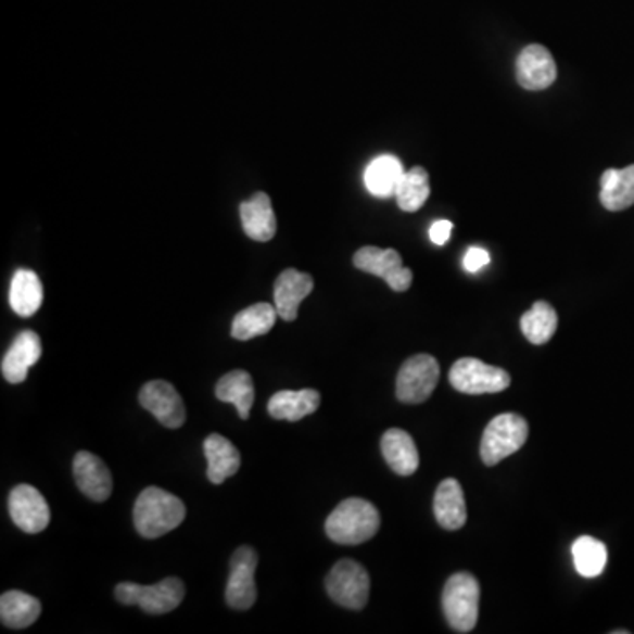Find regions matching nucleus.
<instances>
[{
    "label": "nucleus",
    "instance_id": "nucleus-28",
    "mask_svg": "<svg viewBox=\"0 0 634 634\" xmlns=\"http://www.w3.org/2000/svg\"><path fill=\"white\" fill-rule=\"evenodd\" d=\"M557 325L559 317L555 308L546 302H536L520 319L523 335L534 345H543L550 341L557 331Z\"/></svg>",
    "mask_w": 634,
    "mask_h": 634
},
{
    "label": "nucleus",
    "instance_id": "nucleus-8",
    "mask_svg": "<svg viewBox=\"0 0 634 634\" xmlns=\"http://www.w3.org/2000/svg\"><path fill=\"white\" fill-rule=\"evenodd\" d=\"M439 364L434 356H410L402 365L396 378V396L404 404H421L429 401L439 381Z\"/></svg>",
    "mask_w": 634,
    "mask_h": 634
},
{
    "label": "nucleus",
    "instance_id": "nucleus-10",
    "mask_svg": "<svg viewBox=\"0 0 634 634\" xmlns=\"http://www.w3.org/2000/svg\"><path fill=\"white\" fill-rule=\"evenodd\" d=\"M257 562H259V557L251 546H240L231 557L226 601L234 610H249L256 603L257 588L254 574H256Z\"/></svg>",
    "mask_w": 634,
    "mask_h": 634
},
{
    "label": "nucleus",
    "instance_id": "nucleus-31",
    "mask_svg": "<svg viewBox=\"0 0 634 634\" xmlns=\"http://www.w3.org/2000/svg\"><path fill=\"white\" fill-rule=\"evenodd\" d=\"M490 263V252L481 248H471L466 252L464 256V268L469 274H476L480 271L481 268H485Z\"/></svg>",
    "mask_w": 634,
    "mask_h": 634
},
{
    "label": "nucleus",
    "instance_id": "nucleus-16",
    "mask_svg": "<svg viewBox=\"0 0 634 634\" xmlns=\"http://www.w3.org/2000/svg\"><path fill=\"white\" fill-rule=\"evenodd\" d=\"M41 339L36 331L25 330L16 335L2 359V376L11 384L24 383L28 369L41 358Z\"/></svg>",
    "mask_w": 634,
    "mask_h": 634
},
{
    "label": "nucleus",
    "instance_id": "nucleus-3",
    "mask_svg": "<svg viewBox=\"0 0 634 634\" xmlns=\"http://www.w3.org/2000/svg\"><path fill=\"white\" fill-rule=\"evenodd\" d=\"M446 621L457 633H471L480 613V583L469 573L453 574L443 591Z\"/></svg>",
    "mask_w": 634,
    "mask_h": 634
},
{
    "label": "nucleus",
    "instance_id": "nucleus-17",
    "mask_svg": "<svg viewBox=\"0 0 634 634\" xmlns=\"http://www.w3.org/2000/svg\"><path fill=\"white\" fill-rule=\"evenodd\" d=\"M240 219L245 234L256 242H268L276 237V212L265 192H256L251 200L243 201L240 205Z\"/></svg>",
    "mask_w": 634,
    "mask_h": 634
},
{
    "label": "nucleus",
    "instance_id": "nucleus-7",
    "mask_svg": "<svg viewBox=\"0 0 634 634\" xmlns=\"http://www.w3.org/2000/svg\"><path fill=\"white\" fill-rule=\"evenodd\" d=\"M449 383L467 395L504 392L511 383L509 373L478 358H460L449 370Z\"/></svg>",
    "mask_w": 634,
    "mask_h": 634
},
{
    "label": "nucleus",
    "instance_id": "nucleus-21",
    "mask_svg": "<svg viewBox=\"0 0 634 634\" xmlns=\"http://www.w3.org/2000/svg\"><path fill=\"white\" fill-rule=\"evenodd\" d=\"M205 449L206 460H208V469L206 476L214 485L225 483L228 478L237 474L240 469V452L234 448V444L226 439L225 435L212 434L205 439L203 444Z\"/></svg>",
    "mask_w": 634,
    "mask_h": 634
},
{
    "label": "nucleus",
    "instance_id": "nucleus-1",
    "mask_svg": "<svg viewBox=\"0 0 634 634\" xmlns=\"http://www.w3.org/2000/svg\"><path fill=\"white\" fill-rule=\"evenodd\" d=\"M186 506L177 495L158 486H149L141 492L135 504V528L147 540L168 534L186 518Z\"/></svg>",
    "mask_w": 634,
    "mask_h": 634
},
{
    "label": "nucleus",
    "instance_id": "nucleus-18",
    "mask_svg": "<svg viewBox=\"0 0 634 634\" xmlns=\"http://www.w3.org/2000/svg\"><path fill=\"white\" fill-rule=\"evenodd\" d=\"M434 515L439 525L446 531H458L466 525V497L457 480L448 478L441 481V485L435 490Z\"/></svg>",
    "mask_w": 634,
    "mask_h": 634
},
{
    "label": "nucleus",
    "instance_id": "nucleus-25",
    "mask_svg": "<svg viewBox=\"0 0 634 634\" xmlns=\"http://www.w3.org/2000/svg\"><path fill=\"white\" fill-rule=\"evenodd\" d=\"M41 616V603L34 596L10 591L0 597V619L2 624L13 630H25Z\"/></svg>",
    "mask_w": 634,
    "mask_h": 634
},
{
    "label": "nucleus",
    "instance_id": "nucleus-2",
    "mask_svg": "<svg viewBox=\"0 0 634 634\" xmlns=\"http://www.w3.org/2000/svg\"><path fill=\"white\" fill-rule=\"evenodd\" d=\"M381 517L369 500L351 497L342 500L327 518L328 537L337 545H362L378 534Z\"/></svg>",
    "mask_w": 634,
    "mask_h": 634
},
{
    "label": "nucleus",
    "instance_id": "nucleus-15",
    "mask_svg": "<svg viewBox=\"0 0 634 634\" xmlns=\"http://www.w3.org/2000/svg\"><path fill=\"white\" fill-rule=\"evenodd\" d=\"M314 279L305 271L288 268L277 277L274 286L277 314L284 321H294L299 316V307L308 294L313 293Z\"/></svg>",
    "mask_w": 634,
    "mask_h": 634
},
{
    "label": "nucleus",
    "instance_id": "nucleus-6",
    "mask_svg": "<svg viewBox=\"0 0 634 634\" xmlns=\"http://www.w3.org/2000/svg\"><path fill=\"white\" fill-rule=\"evenodd\" d=\"M328 596L350 610H362L369 601L370 579L355 560H339L327 576Z\"/></svg>",
    "mask_w": 634,
    "mask_h": 634
},
{
    "label": "nucleus",
    "instance_id": "nucleus-23",
    "mask_svg": "<svg viewBox=\"0 0 634 634\" xmlns=\"http://www.w3.org/2000/svg\"><path fill=\"white\" fill-rule=\"evenodd\" d=\"M599 200L610 212H622L634 205V164L603 173Z\"/></svg>",
    "mask_w": 634,
    "mask_h": 634
},
{
    "label": "nucleus",
    "instance_id": "nucleus-9",
    "mask_svg": "<svg viewBox=\"0 0 634 634\" xmlns=\"http://www.w3.org/2000/svg\"><path fill=\"white\" fill-rule=\"evenodd\" d=\"M353 263L358 270L383 279L396 293H404L413 284V271L402 265V256L395 249L367 245L356 252Z\"/></svg>",
    "mask_w": 634,
    "mask_h": 634
},
{
    "label": "nucleus",
    "instance_id": "nucleus-4",
    "mask_svg": "<svg viewBox=\"0 0 634 634\" xmlns=\"http://www.w3.org/2000/svg\"><path fill=\"white\" fill-rule=\"evenodd\" d=\"M186 587L182 580L164 579L155 585H140V583L122 582L115 588V597L127 607H140L150 616H163L180 607Z\"/></svg>",
    "mask_w": 634,
    "mask_h": 634
},
{
    "label": "nucleus",
    "instance_id": "nucleus-30",
    "mask_svg": "<svg viewBox=\"0 0 634 634\" xmlns=\"http://www.w3.org/2000/svg\"><path fill=\"white\" fill-rule=\"evenodd\" d=\"M429 196L430 180L427 169L416 166V168L406 172L395 194L401 211L409 212V214L418 212L427 203Z\"/></svg>",
    "mask_w": 634,
    "mask_h": 634
},
{
    "label": "nucleus",
    "instance_id": "nucleus-14",
    "mask_svg": "<svg viewBox=\"0 0 634 634\" xmlns=\"http://www.w3.org/2000/svg\"><path fill=\"white\" fill-rule=\"evenodd\" d=\"M73 472L81 494L96 503L110 499L113 492L112 472L101 458L89 452H79L73 462Z\"/></svg>",
    "mask_w": 634,
    "mask_h": 634
},
{
    "label": "nucleus",
    "instance_id": "nucleus-11",
    "mask_svg": "<svg viewBox=\"0 0 634 634\" xmlns=\"http://www.w3.org/2000/svg\"><path fill=\"white\" fill-rule=\"evenodd\" d=\"M10 515L14 525L27 534L45 531L52 520L47 500L39 490L30 485H18L11 490Z\"/></svg>",
    "mask_w": 634,
    "mask_h": 634
},
{
    "label": "nucleus",
    "instance_id": "nucleus-27",
    "mask_svg": "<svg viewBox=\"0 0 634 634\" xmlns=\"http://www.w3.org/2000/svg\"><path fill=\"white\" fill-rule=\"evenodd\" d=\"M277 308L270 304H256L234 316L231 335L237 341H251L254 337L266 335L276 327Z\"/></svg>",
    "mask_w": 634,
    "mask_h": 634
},
{
    "label": "nucleus",
    "instance_id": "nucleus-19",
    "mask_svg": "<svg viewBox=\"0 0 634 634\" xmlns=\"http://www.w3.org/2000/svg\"><path fill=\"white\" fill-rule=\"evenodd\" d=\"M404 175L406 169L402 166L401 158L384 154L370 161L364 173V182L372 196L386 200L395 196Z\"/></svg>",
    "mask_w": 634,
    "mask_h": 634
},
{
    "label": "nucleus",
    "instance_id": "nucleus-20",
    "mask_svg": "<svg viewBox=\"0 0 634 634\" xmlns=\"http://www.w3.org/2000/svg\"><path fill=\"white\" fill-rule=\"evenodd\" d=\"M381 452L388 466L392 467L396 474H415L420 467V453L406 430H386L381 439Z\"/></svg>",
    "mask_w": 634,
    "mask_h": 634
},
{
    "label": "nucleus",
    "instance_id": "nucleus-22",
    "mask_svg": "<svg viewBox=\"0 0 634 634\" xmlns=\"http://www.w3.org/2000/svg\"><path fill=\"white\" fill-rule=\"evenodd\" d=\"M321 404V395L316 390H300V392H277L268 402V415L276 420L300 421L305 416L313 415Z\"/></svg>",
    "mask_w": 634,
    "mask_h": 634
},
{
    "label": "nucleus",
    "instance_id": "nucleus-12",
    "mask_svg": "<svg viewBox=\"0 0 634 634\" xmlns=\"http://www.w3.org/2000/svg\"><path fill=\"white\" fill-rule=\"evenodd\" d=\"M140 404L168 429H180L186 421L182 396L168 381H150L141 388Z\"/></svg>",
    "mask_w": 634,
    "mask_h": 634
},
{
    "label": "nucleus",
    "instance_id": "nucleus-29",
    "mask_svg": "<svg viewBox=\"0 0 634 634\" xmlns=\"http://www.w3.org/2000/svg\"><path fill=\"white\" fill-rule=\"evenodd\" d=\"M571 555H573L574 568L585 579H596L607 566V546L596 537H579L571 546Z\"/></svg>",
    "mask_w": 634,
    "mask_h": 634
},
{
    "label": "nucleus",
    "instance_id": "nucleus-5",
    "mask_svg": "<svg viewBox=\"0 0 634 634\" xmlns=\"http://www.w3.org/2000/svg\"><path fill=\"white\" fill-rule=\"evenodd\" d=\"M529 438V423L525 418L515 413L495 416L486 424L481 439V458L485 466L492 467L503 462L504 458L522 448Z\"/></svg>",
    "mask_w": 634,
    "mask_h": 634
},
{
    "label": "nucleus",
    "instance_id": "nucleus-32",
    "mask_svg": "<svg viewBox=\"0 0 634 634\" xmlns=\"http://www.w3.org/2000/svg\"><path fill=\"white\" fill-rule=\"evenodd\" d=\"M453 225L449 220H438L434 225L430 226V240L435 243V245H444L448 242L449 237H452Z\"/></svg>",
    "mask_w": 634,
    "mask_h": 634
},
{
    "label": "nucleus",
    "instance_id": "nucleus-13",
    "mask_svg": "<svg viewBox=\"0 0 634 634\" xmlns=\"http://www.w3.org/2000/svg\"><path fill=\"white\" fill-rule=\"evenodd\" d=\"M557 78L554 56L542 45H529L517 59V79L525 90H545Z\"/></svg>",
    "mask_w": 634,
    "mask_h": 634
},
{
    "label": "nucleus",
    "instance_id": "nucleus-26",
    "mask_svg": "<svg viewBox=\"0 0 634 634\" xmlns=\"http://www.w3.org/2000/svg\"><path fill=\"white\" fill-rule=\"evenodd\" d=\"M42 304V284L33 270H18L11 280L10 305L14 313L30 317Z\"/></svg>",
    "mask_w": 634,
    "mask_h": 634
},
{
    "label": "nucleus",
    "instance_id": "nucleus-24",
    "mask_svg": "<svg viewBox=\"0 0 634 634\" xmlns=\"http://www.w3.org/2000/svg\"><path fill=\"white\" fill-rule=\"evenodd\" d=\"M215 395L220 402L233 404L237 407L238 416L242 420H249L252 404H254V383L251 373L245 370H233L219 379L215 386Z\"/></svg>",
    "mask_w": 634,
    "mask_h": 634
}]
</instances>
